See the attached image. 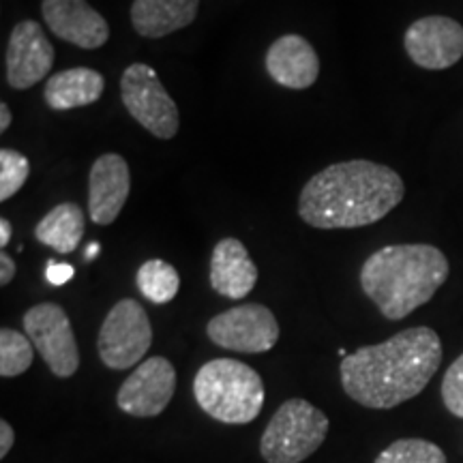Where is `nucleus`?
<instances>
[{
	"mask_svg": "<svg viewBox=\"0 0 463 463\" xmlns=\"http://www.w3.org/2000/svg\"><path fill=\"white\" fill-rule=\"evenodd\" d=\"M442 363V341L430 326H414L341 361L347 397L373 410H391L422 392Z\"/></svg>",
	"mask_w": 463,
	"mask_h": 463,
	"instance_id": "f257e3e1",
	"label": "nucleus"
},
{
	"mask_svg": "<svg viewBox=\"0 0 463 463\" xmlns=\"http://www.w3.org/2000/svg\"><path fill=\"white\" fill-rule=\"evenodd\" d=\"M405 195L389 165L352 159L324 167L300 191L298 215L317 230H354L378 223Z\"/></svg>",
	"mask_w": 463,
	"mask_h": 463,
	"instance_id": "f03ea898",
	"label": "nucleus"
},
{
	"mask_svg": "<svg viewBox=\"0 0 463 463\" xmlns=\"http://www.w3.org/2000/svg\"><path fill=\"white\" fill-rule=\"evenodd\" d=\"M449 260L433 245H389L364 260L361 288L386 320H403L436 297L449 279Z\"/></svg>",
	"mask_w": 463,
	"mask_h": 463,
	"instance_id": "7ed1b4c3",
	"label": "nucleus"
},
{
	"mask_svg": "<svg viewBox=\"0 0 463 463\" xmlns=\"http://www.w3.org/2000/svg\"><path fill=\"white\" fill-rule=\"evenodd\" d=\"M194 395L200 408L215 420L245 425L262 412L264 382L245 363L215 358L195 373Z\"/></svg>",
	"mask_w": 463,
	"mask_h": 463,
	"instance_id": "20e7f679",
	"label": "nucleus"
},
{
	"mask_svg": "<svg viewBox=\"0 0 463 463\" xmlns=\"http://www.w3.org/2000/svg\"><path fill=\"white\" fill-rule=\"evenodd\" d=\"M328 416L305 399H288L277 410L260 439L269 463H300L314 455L328 436Z\"/></svg>",
	"mask_w": 463,
	"mask_h": 463,
	"instance_id": "39448f33",
	"label": "nucleus"
},
{
	"mask_svg": "<svg viewBox=\"0 0 463 463\" xmlns=\"http://www.w3.org/2000/svg\"><path fill=\"white\" fill-rule=\"evenodd\" d=\"M120 99L133 118L159 140H172L178 131L176 103L161 84L153 67L133 62L120 78Z\"/></svg>",
	"mask_w": 463,
	"mask_h": 463,
	"instance_id": "423d86ee",
	"label": "nucleus"
},
{
	"mask_svg": "<svg viewBox=\"0 0 463 463\" xmlns=\"http://www.w3.org/2000/svg\"><path fill=\"white\" fill-rule=\"evenodd\" d=\"M153 344V326L144 307L133 298L118 300L103 320L97 337L106 367L123 372L146 356Z\"/></svg>",
	"mask_w": 463,
	"mask_h": 463,
	"instance_id": "0eeeda50",
	"label": "nucleus"
},
{
	"mask_svg": "<svg viewBox=\"0 0 463 463\" xmlns=\"http://www.w3.org/2000/svg\"><path fill=\"white\" fill-rule=\"evenodd\" d=\"M208 339L223 350L262 354L279 341V322L269 307L249 303L232 307L213 317L206 326Z\"/></svg>",
	"mask_w": 463,
	"mask_h": 463,
	"instance_id": "6e6552de",
	"label": "nucleus"
},
{
	"mask_svg": "<svg viewBox=\"0 0 463 463\" xmlns=\"http://www.w3.org/2000/svg\"><path fill=\"white\" fill-rule=\"evenodd\" d=\"M24 331L52 373L58 378H71L78 372V341L71 320L61 305L42 303L31 307L24 314Z\"/></svg>",
	"mask_w": 463,
	"mask_h": 463,
	"instance_id": "1a4fd4ad",
	"label": "nucleus"
},
{
	"mask_svg": "<svg viewBox=\"0 0 463 463\" xmlns=\"http://www.w3.org/2000/svg\"><path fill=\"white\" fill-rule=\"evenodd\" d=\"M403 48L414 65L442 71L461 61L463 26L447 15L420 17L405 31Z\"/></svg>",
	"mask_w": 463,
	"mask_h": 463,
	"instance_id": "9d476101",
	"label": "nucleus"
},
{
	"mask_svg": "<svg viewBox=\"0 0 463 463\" xmlns=\"http://www.w3.org/2000/svg\"><path fill=\"white\" fill-rule=\"evenodd\" d=\"M176 391V369L164 356L146 358L129 378L123 382L116 403L125 414L137 419L157 416L172 402Z\"/></svg>",
	"mask_w": 463,
	"mask_h": 463,
	"instance_id": "9b49d317",
	"label": "nucleus"
},
{
	"mask_svg": "<svg viewBox=\"0 0 463 463\" xmlns=\"http://www.w3.org/2000/svg\"><path fill=\"white\" fill-rule=\"evenodd\" d=\"M54 56V45L39 22L24 20L15 24L7 45V82L11 89L28 90L48 78Z\"/></svg>",
	"mask_w": 463,
	"mask_h": 463,
	"instance_id": "f8f14e48",
	"label": "nucleus"
},
{
	"mask_svg": "<svg viewBox=\"0 0 463 463\" xmlns=\"http://www.w3.org/2000/svg\"><path fill=\"white\" fill-rule=\"evenodd\" d=\"M45 26L62 42L82 50H99L108 43L109 26L86 0H42Z\"/></svg>",
	"mask_w": 463,
	"mask_h": 463,
	"instance_id": "ddd939ff",
	"label": "nucleus"
},
{
	"mask_svg": "<svg viewBox=\"0 0 463 463\" xmlns=\"http://www.w3.org/2000/svg\"><path fill=\"white\" fill-rule=\"evenodd\" d=\"M131 172L127 161L116 153L101 155L89 174V215L92 223L109 225L118 219L129 200Z\"/></svg>",
	"mask_w": 463,
	"mask_h": 463,
	"instance_id": "4468645a",
	"label": "nucleus"
},
{
	"mask_svg": "<svg viewBox=\"0 0 463 463\" xmlns=\"http://www.w3.org/2000/svg\"><path fill=\"white\" fill-rule=\"evenodd\" d=\"M266 71L279 86L305 90L320 75V58L314 45L300 34H283L266 52Z\"/></svg>",
	"mask_w": 463,
	"mask_h": 463,
	"instance_id": "2eb2a0df",
	"label": "nucleus"
},
{
	"mask_svg": "<svg viewBox=\"0 0 463 463\" xmlns=\"http://www.w3.org/2000/svg\"><path fill=\"white\" fill-rule=\"evenodd\" d=\"M258 283V266L239 239H222L211 256V286L225 298L242 300Z\"/></svg>",
	"mask_w": 463,
	"mask_h": 463,
	"instance_id": "dca6fc26",
	"label": "nucleus"
},
{
	"mask_svg": "<svg viewBox=\"0 0 463 463\" xmlns=\"http://www.w3.org/2000/svg\"><path fill=\"white\" fill-rule=\"evenodd\" d=\"M200 0H133L131 24L144 39H161L194 24Z\"/></svg>",
	"mask_w": 463,
	"mask_h": 463,
	"instance_id": "f3484780",
	"label": "nucleus"
},
{
	"mask_svg": "<svg viewBox=\"0 0 463 463\" xmlns=\"http://www.w3.org/2000/svg\"><path fill=\"white\" fill-rule=\"evenodd\" d=\"M106 90V78L89 67H71L58 71L45 82L43 99L54 112L84 108L101 99Z\"/></svg>",
	"mask_w": 463,
	"mask_h": 463,
	"instance_id": "a211bd4d",
	"label": "nucleus"
},
{
	"mask_svg": "<svg viewBox=\"0 0 463 463\" xmlns=\"http://www.w3.org/2000/svg\"><path fill=\"white\" fill-rule=\"evenodd\" d=\"M84 234V211L75 202H62L52 208L34 228V236L42 245L58 253H71L78 249Z\"/></svg>",
	"mask_w": 463,
	"mask_h": 463,
	"instance_id": "6ab92c4d",
	"label": "nucleus"
},
{
	"mask_svg": "<svg viewBox=\"0 0 463 463\" xmlns=\"http://www.w3.org/2000/svg\"><path fill=\"white\" fill-rule=\"evenodd\" d=\"M136 283L142 297L155 305L170 303L178 294V289H181V277H178L176 269L159 258L146 260L137 269Z\"/></svg>",
	"mask_w": 463,
	"mask_h": 463,
	"instance_id": "aec40b11",
	"label": "nucleus"
},
{
	"mask_svg": "<svg viewBox=\"0 0 463 463\" xmlns=\"http://www.w3.org/2000/svg\"><path fill=\"white\" fill-rule=\"evenodd\" d=\"M34 345L28 335H22L14 328L0 331V375L15 378L22 375L33 364Z\"/></svg>",
	"mask_w": 463,
	"mask_h": 463,
	"instance_id": "412c9836",
	"label": "nucleus"
},
{
	"mask_svg": "<svg viewBox=\"0 0 463 463\" xmlns=\"http://www.w3.org/2000/svg\"><path fill=\"white\" fill-rule=\"evenodd\" d=\"M375 463H449L444 450L430 439L405 438L392 442L378 455Z\"/></svg>",
	"mask_w": 463,
	"mask_h": 463,
	"instance_id": "4be33fe9",
	"label": "nucleus"
},
{
	"mask_svg": "<svg viewBox=\"0 0 463 463\" xmlns=\"http://www.w3.org/2000/svg\"><path fill=\"white\" fill-rule=\"evenodd\" d=\"M28 176H31V161L26 159V155L14 148L0 150V202L14 198L24 187Z\"/></svg>",
	"mask_w": 463,
	"mask_h": 463,
	"instance_id": "5701e85b",
	"label": "nucleus"
},
{
	"mask_svg": "<svg viewBox=\"0 0 463 463\" xmlns=\"http://www.w3.org/2000/svg\"><path fill=\"white\" fill-rule=\"evenodd\" d=\"M442 402L450 414L463 419V354L444 373Z\"/></svg>",
	"mask_w": 463,
	"mask_h": 463,
	"instance_id": "b1692460",
	"label": "nucleus"
},
{
	"mask_svg": "<svg viewBox=\"0 0 463 463\" xmlns=\"http://www.w3.org/2000/svg\"><path fill=\"white\" fill-rule=\"evenodd\" d=\"M75 275L71 264H58L56 260H48V269H45V279L50 286H65L67 281H71Z\"/></svg>",
	"mask_w": 463,
	"mask_h": 463,
	"instance_id": "393cba45",
	"label": "nucleus"
},
{
	"mask_svg": "<svg viewBox=\"0 0 463 463\" xmlns=\"http://www.w3.org/2000/svg\"><path fill=\"white\" fill-rule=\"evenodd\" d=\"M15 277V262L9 258V253H0V286H9Z\"/></svg>",
	"mask_w": 463,
	"mask_h": 463,
	"instance_id": "a878e982",
	"label": "nucleus"
},
{
	"mask_svg": "<svg viewBox=\"0 0 463 463\" xmlns=\"http://www.w3.org/2000/svg\"><path fill=\"white\" fill-rule=\"evenodd\" d=\"M14 427L7 420H0V457H7L14 447Z\"/></svg>",
	"mask_w": 463,
	"mask_h": 463,
	"instance_id": "bb28decb",
	"label": "nucleus"
},
{
	"mask_svg": "<svg viewBox=\"0 0 463 463\" xmlns=\"http://www.w3.org/2000/svg\"><path fill=\"white\" fill-rule=\"evenodd\" d=\"M11 234H14V228H11V222L7 217L0 219V247H7L11 241Z\"/></svg>",
	"mask_w": 463,
	"mask_h": 463,
	"instance_id": "cd10ccee",
	"label": "nucleus"
},
{
	"mask_svg": "<svg viewBox=\"0 0 463 463\" xmlns=\"http://www.w3.org/2000/svg\"><path fill=\"white\" fill-rule=\"evenodd\" d=\"M9 125H11V109H9V106L7 103H0V133H5L9 129Z\"/></svg>",
	"mask_w": 463,
	"mask_h": 463,
	"instance_id": "c85d7f7f",
	"label": "nucleus"
},
{
	"mask_svg": "<svg viewBox=\"0 0 463 463\" xmlns=\"http://www.w3.org/2000/svg\"><path fill=\"white\" fill-rule=\"evenodd\" d=\"M97 253H99V245H97V242H95V245H90L89 247V253H86V258H92V256H97Z\"/></svg>",
	"mask_w": 463,
	"mask_h": 463,
	"instance_id": "c756f323",
	"label": "nucleus"
}]
</instances>
